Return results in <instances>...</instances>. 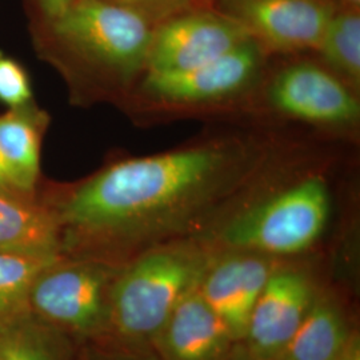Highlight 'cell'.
Masks as SVG:
<instances>
[{"instance_id":"cell-1","label":"cell","mask_w":360,"mask_h":360,"mask_svg":"<svg viewBox=\"0 0 360 360\" xmlns=\"http://www.w3.org/2000/svg\"><path fill=\"white\" fill-rule=\"evenodd\" d=\"M279 143L262 134H220L117 159L74 183L41 181L60 257L120 267L155 245L200 235Z\"/></svg>"},{"instance_id":"cell-2","label":"cell","mask_w":360,"mask_h":360,"mask_svg":"<svg viewBox=\"0 0 360 360\" xmlns=\"http://www.w3.org/2000/svg\"><path fill=\"white\" fill-rule=\"evenodd\" d=\"M331 159L295 143H279L266 163L206 231L212 251H245L281 260L326 257L355 260V229L334 187Z\"/></svg>"},{"instance_id":"cell-3","label":"cell","mask_w":360,"mask_h":360,"mask_svg":"<svg viewBox=\"0 0 360 360\" xmlns=\"http://www.w3.org/2000/svg\"><path fill=\"white\" fill-rule=\"evenodd\" d=\"M154 28L127 6L74 0L32 31L40 56L63 75L74 102L123 104L146 72Z\"/></svg>"},{"instance_id":"cell-4","label":"cell","mask_w":360,"mask_h":360,"mask_svg":"<svg viewBox=\"0 0 360 360\" xmlns=\"http://www.w3.org/2000/svg\"><path fill=\"white\" fill-rule=\"evenodd\" d=\"M212 255L193 236L155 245L123 264L112 285L103 335L91 345L151 349L155 335L199 284Z\"/></svg>"},{"instance_id":"cell-5","label":"cell","mask_w":360,"mask_h":360,"mask_svg":"<svg viewBox=\"0 0 360 360\" xmlns=\"http://www.w3.org/2000/svg\"><path fill=\"white\" fill-rule=\"evenodd\" d=\"M267 59L269 53L248 39L196 68L143 74L123 105L139 115L220 111L248 102L267 71Z\"/></svg>"},{"instance_id":"cell-6","label":"cell","mask_w":360,"mask_h":360,"mask_svg":"<svg viewBox=\"0 0 360 360\" xmlns=\"http://www.w3.org/2000/svg\"><path fill=\"white\" fill-rule=\"evenodd\" d=\"M120 267L90 259L58 257L31 285L28 316L77 346L96 343L105 328Z\"/></svg>"},{"instance_id":"cell-7","label":"cell","mask_w":360,"mask_h":360,"mask_svg":"<svg viewBox=\"0 0 360 360\" xmlns=\"http://www.w3.org/2000/svg\"><path fill=\"white\" fill-rule=\"evenodd\" d=\"M278 119L328 134L352 135L359 127V92L319 60L294 59L266 71L250 98Z\"/></svg>"},{"instance_id":"cell-8","label":"cell","mask_w":360,"mask_h":360,"mask_svg":"<svg viewBox=\"0 0 360 360\" xmlns=\"http://www.w3.org/2000/svg\"><path fill=\"white\" fill-rule=\"evenodd\" d=\"M335 279L334 260L314 257L282 260L252 309L242 346L251 355L279 360L326 282Z\"/></svg>"},{"instance_id":"cell-9","label":"cell","mask_w":360,"mask_h":360,"mask_svg":"<svg viewBox=\"0 0 360 360\" xmlns=\"http://www.w3.org/2000/svg\"><path fill=\"white\" fill-rule=\"evenodd\" d=\"M248 39L252 38L231 16L188 8L155 26L146 72L196 68L226 55Z\"/></svg>"},{"instance_id":"cell-10","label":"cell","mask_w":360,"mask_h":360,"mask_svg":"<svg viewBox=\"0 0 360 360\" xmlns=\"http://www.w3.org/2000/svg\"><path fill=\"white\" fill-rule=\"evenodd\" d=\"M231 16L270 53L316 52L335 10L331 0H224Z\"/></svg>"},{"instance_id":"cell-11","label":"cell","mask_w":360,"mask_h":360,"mask_svg":"<svg viewBox=\"0 0 360 360\" xmlns=\"http://www.w3.org/2000/svg\"><path fill=\"white\" fill-rule=\"evenodd\" d=\"M281 262L245 251H214L198 290L238 345L243 343L257 297Z\"/></svg>"},{"instance_id":"cell-12","label":"cell","mask_w":360,"mask_h":360,"mask_svg":"<svg viewBox=\"0 0 360 360\" xmlns=\"http://www.w3.org/2000/svg\"><path fill=\"white\" fill-rule=\"evenodd\" d=\"M359 288L326 282L279 360H339L360 336Z\"/></svg>"},{"instance_id":"cell-13","label":"cell","mask_w":360,"mask_h":360,"mask_svg":"<svg viewBox=\"0 0 360 360\" xmlns=\"http://www.w3.org/2000/svg\"><path fill=\"white\" fill-rule=\"evenodd\" d=\"M238 346L196 285L172 309L151 349L160 360H227Z\"/></svg>"},{"instance_id":"cell-14","label":"cell","mask_w":360,"mask_h":360,"mask_svg":"<svg viewBox=\"0 0 360 360\" xmlns=\"http://www.w3.org/2000/svg\"><path fill=\"white\" fill-rule=\"evenodd\" d=\"M50 115L34 101L0 115V160L13 191L37 196L43 181L40 155Z\"/></svg>"},{"instance_id":"cell-15","label":"cell","mask_w":360,"mask_h":360,"mask_svg":"<svg viewBox=\"0 0 360 360\" xmlns=\"http://www.w3.org/2000/svg\"><path fill=\"white\" fill-rule=\"evenodd\" d=\"M0 251L60 257L55 217L37 196L0 193Z\"/></svg>"},{"instance_id":"cell-16","label":"cell","mask_w":360,"mask_h":360,"mask_svg":"<svg viewBox=\"0 0 360 360\" xmlns=\"http://www.w3.org/2000/svg\"><path fill=\"white\" fill-rule=\"evenodd\" d=\"M316 53L319 55V62L359 92V8L342 6L335 10Z\"/></svg>"},{"instance_id":"cell-17","label":"cell","mask_w":360,"mask_h":360,"mask_svg":"<svg viewBox=\"0 0 360 360\" xmlns=\"http://www.w3.org/2000/svg\"><path fill=\"white\" fill-rule=\"evenodd\" d=\"M60 257L0 251V333L28 316V295L39 272Z\"/></svg>"},{"instance_id":"cell-18","label":"cell","mask_w":360,"mask_h":360,"mask_svg":"<svg viewBox=\"0 0 360 360\" xmlns=\"http://www.w3.org/2000/svg\"><path fill=\"white\" fill-rule=\"evenodd\" d=\"M77 347L31 318L0 333V360H77Z\"/></svg>"},{"instance_id":"cell-19","label":"cell","mask_w":360,"mask_h":360,"mask_svg":"<svg viewBox=\"0 0 360 360\" xmlns=\"http://www.w3.org/2000/svg\"><path fill=\"white\" fill-rule=\"evenodd\" d=\"M34 101L26 68L16 59L0 51V102L16 108Z\"/></svg>"},{"instance_id":"cell-20","label":"cell","mask_w":360,"mask_h":360,"mask_svg":"<svg viewBox=\"0 0 360 360\" xmlns=\"http://www.w3.org/2000/svg\"><path fill=\"white\" fill-rule=\"evenodd\" d=\"M146 15L155 26L175 13L188 10L191 0H110Z\"/></svg>"},{"instance_id":"cell-21","label":"cell","mask_w":360,"mask_h":360,"mask_svg":"<svg viewBox=\"0 0 360 360\" xmlns=\"http://www.w3.org/2000/svg\"><path fill=\"white\" fill-rule=\"evenodd\" d=\"M77 360H160L153 349H120L99 345L77 347Z\"/></svg>"},{"instance_id":"cell-22","label":"cell","mask_w":360,"mask_h":360,"mask_svg":"<svg viewBox=\"0 0 360 360\" xmlns=\"http://www.w3.org/2000/svg\"><path fill=\"white\" fill-rule=\"evenodd\" d=\"M74 0H30L32 11V26L43 25L56 19L72 4Z\"/></svg>"},{"instance_id":"cell-23","label":"cell","mask_w":360,"mask_h":360,"mask_svg":"<svg viewBox=\"0 0 360 360\" xmlns=\"http://www.w3.org/2000/svg\"><path fill=\"white\" fill-rule=\"evenodd\" d=\"M339 360H360V336L348 346Z\"/></svg>"},{"instance_id":"cell-24","label":"cell","mask_w":360,"mask_h":360,"mask_svg":"<svg viewBox=\"0 0 360 360\" xmlns=\"http://www.w3.org/2000/svg\"><path fill=\"white\" fill-rule=\"evenodd\" d=\"M227 360H266V359H260V358H257V356H254V355H251L250 352H247V349H245L242 345H239L236 349L232 352L231 356Z\"/></svg>"},{"instance_id":"cell-25","label":"cell","mask_w":360,"mask_h":360,"mask_svg":"<svg viewBox=\"0 0 360 360\" xmlns=\"http://www.w3.org/2000/svg\"><path fill=\"white\" fill-rule=\"evenodd\" d=\"M0 193L19 195V193H16L13 191V188L11 187L10 181L7 179V175H6V172H4V168H3V165H1V160H0ZM20 196H22V195H20Z\"/></svg>"},{"instance_id":"cell-26","label":"cell","mask_w":360,"mask_h":360,"mask_svg":"<svg viewBox=\"0 0 360 360\" xmlns=\"http://www.w3.org/2000/svg\"><path fill=\"white\" fill-rule=\"evenodd\" d=\"M343 6H347V7H355V8H359L360 0H339Z\"/></svg>"}]
</instances>
